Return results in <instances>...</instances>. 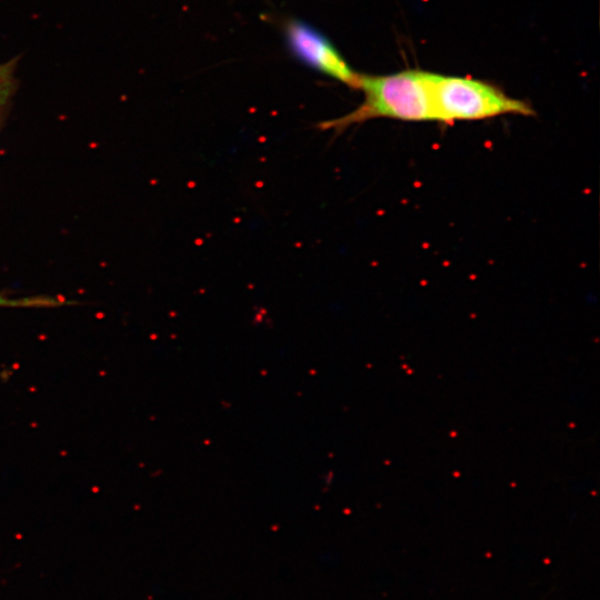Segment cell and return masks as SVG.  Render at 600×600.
<instances>
[{
  "instance_id": "cell-1",
  "label": "cell",
  "mask_w": 600,
  "mask_h": 600,
  "mask_svg": "<svg viewBox=\"0 0 600 600\" xmlns=\"http://www.w3.org/2000/svg\"><path fill=\"white\" fill-rule=\"evenodd\" d=\"M363 101L351 112L323 121L322 130L341 132L364 121L387 118L401 121H436L429 71L404 70L383 76L360 74Z\"/></svg>"
},
{
  "instance_id": "cell-2",
  "label": "cell",
  "mask_w": 600,
  "mask_h": 600,
  "mask_svg": "<svg viewBox=\"0 0 600 600\" xmlns=\"http://www.w3.org/2000/svg\"><path fill=\"white\" fill-rule=\"evenodd\" d=\"M436 121L483 120L506 114L532 116L529 103L487 81L429 72Z\"/></svg>"
},
{
  "instance_id": "cell-3",
  "label": "cell",
  "mask_w": 600,
  "mask_h": 600,
  "mask_svg": "<svg viewBox=\"0 0 600 600\" xmlns=\"http://www.w3.org/2000/svg\"><path fill=\"white\" fill-rule=\"evenodd\" d=\"M286 37L293 54L313 69L358 89L357 73L334 46L318 30L292 20L286 26Z\"/></svg>"
},
{
  "instance_id": "cell-4",
  "label": "cell",
  "mask_w": 600,
  "mask_h": 600,
  "mask_svg": "<svg viewBox=\"0 0 600 600\" xmlns=\"http://www.w3.org/2000/svg\"><path fill=\"white\" fill-rule=\"evenodd\" d=\"M66 304L64 300L51 297L8 298L0 296V307L6 308H52Z\"/></svg>"
},
{
  "instance_id": "cell-5",
  "label": "cell",
  "mask_w": 600,
  "mask_h": 600,
  "mask_svg": "<svg viewBox=\"0 0 600 600\" xmlns=\"http://www.w3.org/2000/svg\"><path fill=\"white\" fill-rule=\"evenodd\" d=\"M14 61L0 63V112L13 91Z\"/></svg>"
}]
</instances>
